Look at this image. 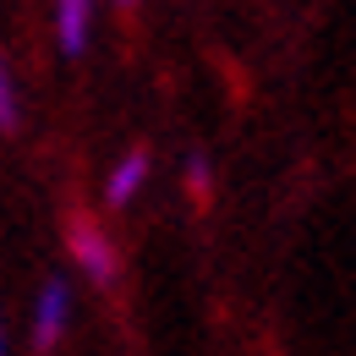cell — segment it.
<instances>
[{
  "label": "cell",
  "mask_w": 356,
  "mask_h": 356,
  "mask_svg": "<svg viewBox=\"0 0 356 356\" xmlns=\"http://www.w3.org/2000/svg\"><path fill=\"white\" fill-rule=\"evenodd\" d=\"M72 258L83 264V274H88L93 285H110L115 280V247H110V236L99 230L93 220H72Z\"/></svg>",
  "instance_id": "1"
},
{
  "label": "cell",
  "mask_w": 356,
  "mask_h": 356,
  "mask_svg": "<svg viewBox=\"0 0 356 356\" xmlns=\"http://www.w3.org/2000/svg\"><path fill=\"white\" fill-rule=\"evenodd\" d=\"M66 318H72V291L60 280H49L33 302V351H55L60 334H66Z\"/></svg>",
  "instance_id": "2"
},
{
  "label": "cell",
  "mask_w": 356,
  "mask_h": 356,
  "mask_svg": "<svg viewBox=\"0 0 356 356\" xmlns=\"http://www.w3.org/2000/svg\"><path fill=\"white\" fill-rule=\"evenodd\" d=\"M88 22H93V0H55V33H60L66 55H83Z\"/></svg>",
  "instance_id": "3"
},
{
  "label": "cell",
  "mask_w": 356,
  "mask_h": 356,
  "mask_svg": "<svg viewBox=\"0 0 356 356\" xmlns=\"http://www.w3.org/2000/svg\"><path fill=\"white\" fill-rule=\"evenodd\" d=\"M143 181H148V154H143V148H132V154H127V159L110 170V186H104V197H110L115 209H127V203L137 197V186H143Z\"/></svg>",
  "instance_id": "4"
},
{
  "label": "cell",
  "mask_w": 356,
  "mask_h": 356,
  "mask_svg": "<svg viewBox=\"0 0 356 356\" xmlns=\"http://www.w3.org/2000/svg\"><path fill=\"white\" fill-rule=\"evenodd\" d=\"M186 186H192V197H209V192H214V165H209L203 154L186 159Z\"/></svg>",
  "instance_id": "5"
},
{
  "label": "cell",
  "mask_w": 356,
  "mask_h": 356,
  "mask_svg": "<svg viewBox=\"0 0 356 356\" xmlns=\"http://www.w3.org/2000/svg\"><path fill=\"white\" fill-rule=\"evenodd\" d=\"M0 132H17V88H11L6 60H0Z\"/></svg>",
  "instance_id": "6"
},
{
  "label": "cell",
  "mask_w": 356,
  "mask_h": 356,
  "mask_svg": "<svg viewBox=\"0 0 356 356\" xmlns=\"http://www.w3.org/2000/svg\"><path fill=\"white\" fill-rule=\"evenodd\" d=\"M0 356H6V318H0Z\"/></svg>",
  "instance_id": "7"
},
{
  "label": "cell",
  "mask_w": 356,
  "mask_h": 356,
  "mask_svg": "<svg viewBox=\"0 0 356 356\" xmlns=\"http://www.w3.org/2000/svg\"><path fill=\"white\" fill-rule=\"evenodd\" d=\"M121 6H137V0H121Z\"/></svg>",
  "instance_id": "8"
}]
</instances>
